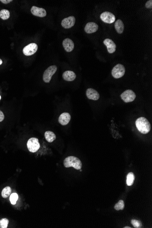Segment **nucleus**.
<instances>
[{
  "label": "nucleus",
  "mask_w": 152,
  "mask_h": 228,
  "mask_svg": "<svg viewBox=\"0 0 152 228\" xmlns=\"http://www.w3.org/2000/svg\"><path fill=\"white\" fill-rule=\"evenodd\" d=\"M135 124L137 129L142 134H147L150 131L151 128L150 124L145 118H139L136 120Z\"/></svg>",
  "instance_id": "nucleus-1"
},
{
  "label": "nucleus",
  "mask_w": 152,
  "mask_h": 228,
  "mask_svg": "<svg viewBox=\"0 0 152 228\" xmlns=\"http://www.w3.org/2000/svg\"><path fill=\"white\" fill-rule=\"evenodd\" d=\"M63 164L66 168L73 167L77 170L82 169V163L80 160L74 156H69L67 157L63 161Z\"/></svg>",
  "instance_id": "nucleus-2"
},
{
  "label": "nucleus",
  "mask_w": 152,
  "mask_h": 228,
  "mask_svg": "<svg viewBox=\"0 0 152 228\" xmlns=\"http://www.w3.org/2000/svg\"><path fill=\"white\" fill-rule=\"evenodd\" d=\"M57 70V67L55 65L50 66L44 72L43 75V80L46 83H49L51 80L52 76Z\"/></svg>",
  "instance_id": "nucleus-3"
},
{
  "label": "nucleus",
  "mask_w": 152,
  "mask_h": 228,
  "mask_svg": "<svg viewBox=\"0 0 152 228\" xmlns=\"http://www.w3.org/2000/svg\"><path fill=\"white\" fill-rule=\"evenodd\" d=\"M125 72V67L122 64H118L113 68L112 75L115 79H119L124 76Z\"/></svg>",
  "instance_id": "nucleus-4"
},
{
  "label": "nucleus",
  "mask_w": 152,
  "mask_h": 228,
  "mask_svg": "<svg viewBox=\"0 0 152 228\" xmlns=\"http://www.w3.org/2000/svg\"><path fill=\"white\" fill-rule=\"evenodd\" d=\"M27 147L31 152H36L40 147L38 139L36 138H31L29 139L27 141Z\"/></svg>",
  "instance_id": "nucleus-5"
},
{
  "label": "nucleus",
  "mask_w": 152,
  "mask_h": 228,
  "mask_svg": "<svg viewBox=\"0 0 152 228\" xmlns=\"http://www.w3.org/2000/svg\"><path fill=\"white\" fill-rule=\"evenodd\" d=\"M122 99L125 103H128L133 102L136 98V94L133 91L128 89L125 91L121 95Z\"/></svg>",
  "instance_id": "nucleus-6"
},
{
  "label": "nucleus",
  "mask_w": 152,
  "mask_h": 228,
  "mask_svg": "<svg viewBox=\"0 0 152 228\" xmlns=\"http://www.w3.org/2000/svg\"><path fill=\"white\" fill-rule=\"evenodd\" d=\"M38 46L35 43H32L26 46L23 49V53L27 56H30L34 54L37 51Z\"/></svg>",
  "instance_id": "nucleus-7"
},
{
  "label": "nucleus",
  "mask_w": 152,
  "mask_h": 228,
  "mask_svg": "<svg viewBox=\"0 0 152 228\" xmlns=\"http://www.w3.org/2000/svg\"><path fill=\"white\" fill-rule=\"evenodd\" d=\"M100 18L104 23L108 24L113 23L116 20L115 16L112 13L108 12L102 13L100 15Z\"/></svg>",
  "instance_id": "nucleus-8"
},
{
  "label": "nucleus",
  "mask_w": 152,
  "mask_h": 228,
  "mask_svg": "<svg viewBox=\"0 0 152 228\" xmlns=\"http://www.w3.org/2000/svg\"><path fill=\"white\" fill-rule=\"evenodd\" d=\"M75 21H76V19L74 16H69L67 18H64L62 20V26L63 28L65 29H69V28H71L74 25Z\"/></svg>",
  "instance_id": "nucleus-9"
},
{
  "label": "nucleus",
  "mask_w": 152,
  "mask_h": 228,
  "mask_svg": "<svg viewBox=\"0 0 152 228\" xmlns=\"http://www.w3.org/2000/svg\"><path fill=\"white\" fill-rule=\"evenodd\" d=\"M31 11L34 15L38 17H45L47 15V12L45 9L36 6H33L31 8Z\"/></svg>",
  "instance_id": "nucleus-10"
},
{
  "label": "nucleus",
  "mask_w": 152,
  "mask_h": 228,
  "mask_svg": "<svg viewBox=\"0 0 152 228\" xmlns=\"http://www.w3.org/2000/svg\"><path fill=\"white\" fill-rule=\"evenodd\" d=\"M98 29L97 24L93 22L87 23L85 26L84 30L86 33L88 34L95 33Z\"/></svg>",
  "instance_id": "nucleus-11"
},
{
  "label": "nucleus",
  "mask_w": 152,
  "mask_h": 228,
  "mask_svg": "<svg viewBox=\"0 0 152 228\" xmlns=\"http://www.w3.org/2000/svg\"><path fill=\"white\" fill-rule=\"evenodd\" d=\"M104 44L107 47L108 51L109 53H113L116 51V45L113 40L107 38L104 40Z\"/></svg>",
  "instance_id": "nucleus-12"
},
{
  "label": "nucleus",
  "mask_w": 152,
  "mask_h": 228,
  "mask_svg": "<svg viewBox=\"0 0 152 228\" xmlns=\"http://www.w3.org/2000/svg\"><path fill=\"white\" fill-rule=\"evenodd\" d=\"M86 95L88 99L93 100H97L100 97L98 92L93 89H88L86 91Z\"/></svg>",
  "instance_id": "nucleus-13"
},
{
  "label": "nucleus",
  "mask_w": 152,
  "mask_h": 228,
  "mask_svg": "<svg viewBox=\"0 0 152 228\" xmlns=\"http://www.w3.org/2000/svg\"><path fill=\"white\" fill-rule=\"evenodd\" d=\"M71 115L69 113H63L60 115L58 118V122L62 125H66L69 123Z\"/></svg>",
  "instance_id": "nucleus-14"
},
{
  "label": "nucleus",
  "mask_w": 152,
  "mask_h": 228,
  "mask_svg": "<svg viewBox=\"0 0 152 228\" xmlns=\"http://www.w3.org/2000/svg\"><path fill=\"white\" fill-rule=\"evenodd\" d=\"M62 45L64 49L67 52H71L74 48V44L73 41L69 38H66L63 40Z\"/></svg>",
  "instance_id": "nucleus-15"
},
{
  "label": "nucleus",
  "mask_w": 152,
  "mask_h": 228,
  "mask_svg": "<svg viewBox=\"0 0 152 228\" xmlns=\"http://www.w3.org/2000/svg\"><path fill=\"white\" fill-rule=\"evenodd\" d=\"M62 78L66 81H73L76 78V75L73 71H67L63 72Z\"/></svg>",
  "instance_id": "nucleus-16"
},
{
  "label": "nucleus",
  "mask_w": 152,
  "mask_h": 228,
  "mask_svg": "<svg viewBox=\"0 0 152 228\" xmlns=\"http://www.w3.org/2000/svg\"><path fill=\"white\" fill-rule=\"evenodd\" d=\"M115 29L117 33L119 34H122L124 31V26L123 22L120 19L117 20L115 23Z\"/></svg>",
  "instance_id": "nucleus-17"
},
{
  "label": "nucleus",
  "mask_w": 152,
  "mask_h": 228,
  "mask_svg": "<svg viewBox=\"0 0 152 228\" xmlns=\"http://www.w3.org/2000/svg\"><path fill=\"white\" fill-rule=\"evenodd\" d=\"M45 137L46 140L49 142L54 141L56 139V135L51 131H48L45 132Z\"/></svg>",
  "instance_id": "nucleus-18"
},
{
  "label": "nucleus",
  "mask_w": 152,
  "mask_h": 228,
  "mask_svg": "<svg viewBox=\"0 0 152 228\" xmlns=\"http://www.w3.org/2000/svg\"><path fill=\"white\" fill-rule=\"evenodd\" d=\"M12 189L9 186L6 187L3 189L2 192V196L3 198H8L11 195Z\"/></svg>",
  "instance_id": "nucleus-19"
},
{
  "label": "nucleus",
  "mask_w": 152,
  "mask_h": 228,
  "mask_svg": "<svg viewBox=\"0 0 152 228\" xmlns=\"http://www.w3.org/2000/svg\"><path fill=\"white\" fill-rule=\"evenodd\" d=\"M134 180L135 176L133 173H129L127 176V184L129 186L132 185L134 183Z\"/></svg>",
  "instance_id": "nucleus-20"
},
{
  "label": "nucleus",
  "mask_w": 152,
  "mask_h": 228,
  "mask_svg": "<svg viewBox=\"0 0 152 228\" xmlns=\"http://www.w3.org/2000/svg\"><path fill=\"white\" fill-rule=\"evenodd\" d=\"M10 12L6 9H2L0 11V17L2 20H5L10 17Z\"/></svg>",
  "instance_id": "nucleus-21"
},
{
  "label": "nucleus",
  "mask_w": 152,
  "mask_h": 228,
  "mask_svg": "<svg viewBox=\"0 0 152 228\" xmlns=\"http://www.w3.org/2000/svg\"><path fill=\"white\" fill-rule=\"evenodd\" d=\"M124 208V201L122 200H120L119 201L117 204L115 205L114 206V209L116 210H122Z\"/></svg>",
  "instance_id": "nucleus-22"
},
{
  "label": "nucleus",
  "mask_w": 152,
  "mask_h": 228,
  "mask_svg": "<svg viewBox=\"0 0 152 228\" xmlns=\"http://www.w3.org/2000/svg\"><path fill=\"white\" fill-rule=\"evenodd\" d=\"M9 224V220L6 218H3L0 220V228H7Z\"/></svg>",
  "instance_id": "nucleus-23"
},
{
  "label": "nucleus",
  "mask_w": 152,
  "mask_h": 228,
  "mask_svg": "<svg viewBox=\"0 0 152 228\" xmlns=\"http://www.w3.org/2000/svg\"><path fill=\"white\" fill-rule=\"evenodd\" d=\"M18 196L16 193H13L10 196V200L11 201V204L12 205H15L16 204V201L18 199Z\"/></svg>",
  "instance_id": "nucleus-24"
},
{
  "label": "nucleus",
  "mask_w": 152,
  "mask_h": 228,
  "mask_svg": "<svg viewBox=\"0 0 152 228\" xmlns=\"http://www.w3.org/2000/svg\"><path fill=\"white\" fill-rule=\"evenodd\" d=\"M131 223L133 227L135 228H141L142 227V223L139 220L136 219H132Z\"/></svg>",
  "instance_id": "nucleus-25"
},
{
  "label": "nucleus",
  "mask_w": 152,
  "mask_h": 228,
  "mask_svg": "<svg viewBox=\"0 0 152 228\" xmlns=\"http://www.w3.org/2000/svg\"><path fill=\"white\" fill-rule=\"evenodd\" d=\"M145 6L146 8H148V9H150L152 7V0H150L148 1L145 4Z\"/></svg>",
  "instance_id": "nucleus-26"
},
{
  "label": "nucleus",
  "mask_w": 152,
  "mask_h": 228,
  "mask_svg": "<svg viewBox=\"0 0 152 228\" xmlns=\"http://www.w3.org/2000/svg\"><path fill=\"white\" fill-rule=\"evenodd\" d=\"M5 116L3 112L0 110V122L3 121L4 119Z\"/></svg>",
  "instance_id": "nucleus-27"
},
{
  "label": "nucleus",
  "mask_w": 152,
  "mask_h": 228,
  "mask_svg": "<svg viewBox=\"0 0 152 228\" xmlns=\"http://www.w3.org/2000/svg\"><path fill=\"white\" fill-rule=\"evenodd\" d=\"M12 0H1L0 1V2H2V3H3L5 4H7L11 2H12Z\"/></svg>",
  "instance_id": "nucleus-28"
},
{
  "label": "nucleus",
  "mask_w": 152,
  "mask_h": 228,
  "mask_svg": "<svg viewBox=\"0 0 152 228\" xmlns=\"http://www.w3.org/2000/svg\"><path fill=\"white\" fill-rule=\"evenodd\" d=\"M2 60H1V59H0V65H1V64H2Z\"/></svg>",
  "instance_id": "nucleus-29"
},
{
  "label": "nucleus",
  "mask_w": 152,
  "mask_h": 228,
  "mask_svg": "<svg viewBox=\"0 0 152 228\" xmlns=\"http://www.w3.org/2000/svg\"><path fill=\"white\" fill-rule=\"evenodd\" d=\"M124 228H131V227H129V226H126V227H124Z\"/></svg>",
  "instance_id": "nucleus-30"
},
{
  "label": "nucleus",
  "mask_w": 152,
  "mask_h": 228,
  "mask_svg": "<svg viewBox=\"0 0 152 228\" xmlns=\"http://www.w3.org/2000/svg\"><path fill=\"white\" fill-rule=\"evenodd\" d=\"M1 96H0V100H1Z\"/></svg>",
  "instance_id": "nucleus-31"
},
{
  "label": "nucleus",
  "mask_w": 152,
  "mask_h": 228,
  "mask_svg": "<svg viewBox=\"0 0 152 228\" xmlns=\"http://www.w3.org/2000/svg\"><path fill=\"white\" fill-rule=\"evenodd\" d=\"M80 171H82V170H80Z\"/></svg>",
  "instance_id": "nucleus-32"
}]
</instances>
